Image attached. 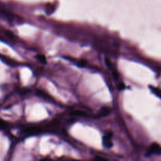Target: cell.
Masks as SVG:
<instances>
[{
  "label": "cell",
  "instance_id": "6da1fadb",
  "mask_svg": "<svg viewBox=\"0 0 161 161\" xmlns=\"http://www.w3.org/2000/svg\"><path fill=\"white\" fill-rule=\"evenodd\" d=\"M160 153H161V149H160V145L157 142H154L150 145L149 148H148L146 152L145 157H150L152 155H160Z\"/></svg>",
  "mask_w": 161,
  "mask_h": 161
},
{
  "label": "cell",
  "instance_id": "7a4b0ae2",
  "mask_svg": "<svg viewBox=\"0 0 161 161\" xmlns=\"http://www.w3.org/2000/svg\"><path fill=\"white\" fill-rule=\"evenodd\" d=\"M113 133L111 131L106 133L103 138V145L106 148H111L113 147V143L111 140Z\"/></svg>",
  "mask_w": 161,
  "mask_h": 161
},
{
  "label": "cell",
  "instance_id": "3957f363",
  "mask_svg": "<svg viewBox=\"0 0 161 161\" xmlns=\"http://www.w3.org/2000/svg\"><path fill=\"white\" fill-rule=\"evenodd\" d=\"M41 131V128L37 126H28L23 130V132L27 135L38 134Z\"/></svg>",
  "mask_w": 161,
  "mask_h": 161
},
{
  "label": "cell",
  "instance_id": "277c9868",
  "mask_svg": "<svg viewBox=\"0 0 161 161\" xmlns=\"http://www.w3.org/2000/svg\"><path fill=\"white\" fill-rule=\"evenodd\" d=\"M111 112L110 108L108 106H103L101 108L99 112V116H106L108 115Z\"/></svg>",
  "mask_w": 161,
  "mask_h": 161
},
{
  "label": "cell",
  "instance_id": "5b68a950",
  "mask_svg": "<svg viewBox=\"0 0 161 161\" xmlns=\"http://www.w3.org/2000/svg\"><path fill=\"white\" fill-rule=\"evenodd\" d=\"M0 58L3 60V62H4L5 63H6V64H8V65H14L16 64V62H14V61L12 59L9 58V57L4 56V55H0Z\"/></svg>",
  "mask_w": 161,
  "mask_h": 161
},
{
  "label": "cell",
  "instance_id": "8992f818",
  "mask_svg": "<svg viewBox=\"0 0 161 161\" xmlns=\"http://www.w3.org/2000/svg\"><path fill=\"white\" fill-rule=\"evenodd\" d=\"M71 116H83L86 115V113L80 110H74L72 111H70L69 113Z\"/></svg>",
  "mask_w": 161,
  "mask_h": 161
},
{
  "label": "cell",
  "instance_id": "52a82bcc",
  "mask_svg": "<svg viewBox=\"0 0 161 161\" xmlns=\"http://www.w3.org/2000/svg\"><path fill=\"white\" fill-rule=\"evenodd\" d=\"M36 95H38L39 96H41V97H42L43 98H45V99H50L52 98L51 96L49 94H48L47 93H46L44 91H42V90H38L36 91Z\"/></svg>",
  "mask_w": 161,
  "mask_h": 161
},
{
  "label": "cell",
  "instance_id": "ba28073f",
  "mask_svg": "<svg viewBox=\"0 0 161 161\" xmlns=\"http://www.w3.org/2000/svg\"><path fill=\"white\" fill-rule=\"evenodd\" d=\"M149 88L150 89L151 91L157 96H158V97H160V91L158 87H154L153 86H149Z\"/></svg>",
  "mask_w": 161,
  "mask_h": 161
},
{
  "label": "cell",
  "instance_id": "9c48e42d",
  "mask_svg": "<svg viewBox=\"0 0 161 161\" xmlns=\"http://www.w3.org/2000/svg\"><path fill=\"white\" fill-rule=\"evenodd\" d=\"M55 10V6L52 4H48L46 6V12L47 14H52Z\"/></svg>",
  "mask_w": 161,
  "mask_h": 161
},
{
  "label": "cell",
  "instance_id": "30bf717a",
  "mask_svg": "<svg viewBox=\"0 0 161 161\" xmlns=\"http://www.w3.org/2000/svg\"><path fill=\"white\" fill-rule=\"evenodd\" d=\"M36 58L38 60V61H40V62H42L43 64H47V59L46 57L43 54H38L36 55Z\"/></svg>",
  "mask_w": 161,
  "mask_h": 161
},
{
  "label": "cell",
  "instance_id": "8fae6325",
  "mask_svg": "<svg viewBox=\"0 0 161 161\" xmlns=\"http://www.w3.org/2000/svg\"><path fill=\"white\" fill-rule=\"evenodd\" d=\"M8 127V123L1 118H0V130H4Z\"/></svg>",
  "mask_w": 161,
  "mask_h": 161
},
{
  "label": "cell",
  "instance_id": "7c38bea8",
  "mask_svg": "<svg viewBox=\"0 0 161 161\" xmlns=\"http://www.w3.org/2000/svg\"><path fill=\"white\" fill-rule=\"evenodd\" d=\"M77 65L80 67H84V66H86V60H84V59H82L80 60H79L78 62H77Z\"/></svg>",
  "mask_w": 161,
  "mask_h": 161
},
{
  "label": "cell",
  "instance_id": "4fadbf2b",
  "mask_svg": "<svg viewBox=\"0 0 161 161\" xmlns=\"http://www.w3.org/2000/svg\"><path fill=\"white\" fill-rule=\"evenodd\" d=\"M104 60H105V64H106V65L108 67H111V60H109V58L108 57H104Z\"/></svg>",
  "mask_w": 161,
  "mask_h": 161
},
{
  "label": "cell",
  "instance_id": "5bb4252c",
  "mask_svg": "<svg viewBox=\"0 0 161 161\" xmlns=\"http://www.w3.org/2000/svg\"><path fill=\"white\" fill-rule=\"evenodd\" d=\"M125 88V84H124V82H121L119 85H118V89L119 91H121V90H123Z\"/></svg>",
  "mask_w": 161,
  "mask_h": 161
},
{
  "label": "cell",
  "instance_id": "9a60e30c",
  "mask_svg": "<svg viewBox=\"0 0 161 161\" xmlns=\"http://www.w3.org/2000/svg\"><path fill=\"white\" fill-rule=\"evenodd\" d=\"M113 77L115 80H118V79L119 77V74H118V73L116 70H114L113 72Z\"/></svg>",
  "mask_w": 161,
  "mask_h": 161
},
{
  "label": "cell",
  "instance_id": "2e32d148",
  "mask_svg": "<svg viewBox=\"0 0 161 161\" xmlns=\"http://www.w3.org/2000/svg\"><path fill=\"white\" fill-rule=\"evenodd\" d=\"M94 160H107L106 158H104V157H101V156H98V155L96 156V157H94Z\"/></svg>",
  "mask_w": 161,
  "mask_h": 161
}]
</instances>
